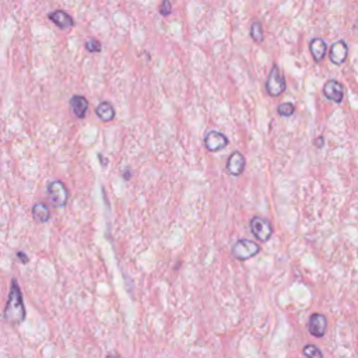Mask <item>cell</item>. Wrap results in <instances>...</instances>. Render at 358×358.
Here are the masks:
<instances>
[{
    "mask_svg": "<svg viewBox=\"0 0 358 358\" xmlns=\"http://www.w3.org/2000/svg\"><path fill=\"white\" fill-rule=\"evenodd\" d=\"M327 329V319L326 316L322 315V314H312L311 318H309V322H308V330L314 337H321L325 336Z\"/></svg>",
    "mask_w": 358,
    "mask_h": 358,
    "instance_id": "cell-7",
    "label": "cell"
},
{
    "mask_svg": "<svg viewBox=\"0 0 358 358\" xmlns=\"http://www.w3.org/2000/svg\"><path fill=\"white\" fill-rule=\"evenodd\" d=\"M251 231L255 237L258 238L259 241L262 242H266L268 241L272 235H273V227H272V222L263 218V217H253L251 220Z\"/></svg>",
    "mask_w": 358,
    "mask_h": 358,
    "instance_id": "cell-4",
    "label": "cell"
},
{
    "mask_svg": "<svg viewBox=\"0 0 358 358\" xmlns=\"http://www.w3.org/2000/svg\"><path fill=\"white\" fill-rule=\"evenodd\" d=\"M18 258H20V260H24V263H27V262H28V259H27V256L24 255V253L18 252Z\"/></svg>",
    "mask_w": 358,
    "mask_h": 358,
    "instance_id": "cell-22",
    "label": "cell"
},
{
    "mask_svg": "<svg viewBox=\"0 0 358 358\" xmlns=\"http://www.w3.org/2000/svg\"><path fill=\"white\" fill-rule=\"evenodd\" d=\"M309 51H311L314 60L315 62H321L327 52V45L322 38H314L311 43H309Z\"/></svg>",
    "mask_w": 358,
    "mask_h": 358,
    "instance_id": "cell-13",
    "label": "cell"
},
{
    "mask_svg": "<svg viewBox=\"0 0 358 358\" xmlns=\"http://www.w3.org/2000/svg\"><path fill=\"white\" fill-rule=\"evenodd\" d=\"M171 13V2L169 0H163V5L160 7V14L161 16H168Z\"/></svg>",
    "mask_w": 358,
    "mask_h": 358,
    "instance_id": "cell-20",
    "label": "cell"
},
{
    "mask_svg": "<svg viewBox=\"0 0 358 358\" xmlns=\"http://www.w3.org/2000/svg\"><path fill=\"white\" fill-rule=\"evenodd\" d=\"M69 104H70V108H72L73 114L79 119L85 118L87 111H88V101H87L85 97H83V95H73L70 98V101H69Z\"/></svg>",
    "mask_w": 358,
    "mask_h": 358,
    "instance_id": "cell-12",
    "label": "cell"
},
{
    "mask_svg": "<svg viewBox=\"0 0 358 358\" xmlns=\"http://www.w3.org/2000/svg\"><path fill=\"white\" fill-rule=\"evenodd\" d=\"M6 322L11 325H20L26 319V308H24V300H23L21 290L16 279L11 280L9 300L6 304L5 314H3Z\"/></svg>",
    "mask_w": 358,
    "mask_h": 358,
    "instance_id": "cell-1",
    "label": "cell"
},
{
    "mask_svg": "<svg viewBox=\"0 0 358 358\" xmlns=\"http://www.w3.org/2000/svg\"><path fill=\"white\" fill-rule=\"evenodd\" d=\"M294 112L295 106L294 104H291V102H283V104H280V105L277 106V114H279L280 116L288 118V116L294 115Z\"/></svg>",
    "mask_w": 358,
    "mask_h": 358,
    "instance_id": "cell-18",
    "label": "cell"
},
{
    "mask_svg": "<svg viewBox=\"0 0 358 358\" xmlns=\"http://www.w3.org/2000/svg\"><path fill=\"white\" fill-rule=\"evenodd\" d=\"M323 95L327 100L340 104L344 98V88L337 80H327L325 83V87H323Z\"/></svg>",
    "mask_w": 358,
    "mask_h": 358,
    "instance_id": "cell-8",
    "label": "cell"
},
{
    "mask_svg": "<svg viewBox=\"0 0 358 358\" xmlns=\"http://www.w3.org/2000/svg\"><path fill=\"white\" fill-rule=\"evenodd\" d=\"M245 165H247L245 157L239 151H235L230 155L228 161H227V171L232 176H239L243 172Z\"/></svg>",
    "mask_w": 358,
    "mask_h": 358,
    "instance_id": "cell-10",
    "label": "cell"
},
{
    "mask_svg": "<svg viewBox=\"0 0 358 358\" xmlns=\"http://www.w3.org/2000/svg\"><path fill=\"white\" fill-rule=\"evenodd\" d=\"M347 55H348L347 43L344 42L343 39H340V41H337V42H334L332 47H330L329 59H330V62H332L333 64H336V66H342V64L346 62Z\"/></svg>",
    "mask_w": 358,
    "mask_h": 358,
    "instance_id": "cell-9",
    "label": "cell"
},
{
    "mask_svg": "<svg viewBox=\"0 0 358 358\" xmlns=\"http://www.w3.org/2000/svg\"><path fill=\"white\" fill-rule=\"evenodd\" d=\"M314 144H315L316 147L322 148V147H323V144H325V139H323V137H318V139H315V142H314Z\"/></svg>",
    "mask_w": 358,
    "mask_h": 358,
    "instance_id": "cell-21",
    "label": "cell"
},
{
    "mask_svg": "<svg viewBox=\"0 0 358 358\" xmlns=\"http://www.w3.org/2000/svg\"><path fill=\"white\" fill-rule=\"evenodd\" d=\"M259 251H260V247L251 239H239L232 247V255L238 260H248L253 258L255 255H258Z\"/></svg>",
    "mask_w": 358,
    "mask_h": 358,
    "instance_id": "cell-3",
    "label": "cell"
},
{
    "mask_svg": "<svg viewBox=\"0 0 358 358\" xmlns=\"http://www.w3.org/2000/svg\"><path fill=\"white\" fill-rule=\"evenodd\" d=\"M106 358H122V357H119V355H108Z\"/></svg>",
    "mask_w": 358,
    "mask_h": 358,
    "instance_id": "cell-24",
    "label": "cell"
},
{
    "mask_svg": "<svg viewBox=\"0 0 358 358\" xmlns=\"http://www.w3.org/2000/svg\"><path fill=\"white\" fill-rule=\"evenodd\" d=\"M205 146L209 151H218V150H222L228 146V139H227L226 135L217 132V130H211L206 135L205 137Z\"/></svg>",
    "mask_w": 358,
    "mask_h": 358,
    "instance_id": "cell-6",
    "label": "cell"
},
{
    "mask_svg": "<svg viewBox=\"0 0 358 358\" xmlns=\"http://www.w3.org/2000/svg\"><path fill=\"white\" fill-rule=\"evenodd\" d=\"M354 28H355V30H357V31H358V20H357V21H355V24H354Z\"/></svg>",
    "mask_w": 358,
    "mask_h": 358,
    "instance_id": "cell-25",
    "label": "cell"
},
{
    "mask_svg": "<svg viewBox=\"0 0 358 358\" xmlns=\"http://www.w3.org/2000/svg\"><path fill=\"white\" fill-rule=\"evenodd\" d=\"M302 353L308 358H323L321 348L315 346V344H306L304 350H302Z\"/></svg>",
    "mask_w": 358,
    "mask_h": 358,
    "instance_id": "cell-17",
    "label": "cell"
},
{
    "mask_svg": "<svg viewBox=\"0 0 358 358\" xmlns=\"http://www.w3.org/2000/svg\"><path fill=\"white\" fill-rule=\"evenodd\" d=\"M49 20L56 24L60 30H69L74 26V20L72 18L70 14H68L63 10H55L52 13H49Z\"/></svg>",
    "mask_w": 358,
    "mask_h": 358,
    "instance_id": "cell-11",
    "label": "cell"
},
{
    "mask_svg": "<svg viewBox=\"0 0 358 358\" xmlns=\"http://www.w3.org/2000/svg\"><path fill=\"white\" fill-rule=\"evenodd\" d=\"M123 176H125V179H126V181H129V179H130V168H127L126 171H125V175H123Z\"/></svg>",
    "mask_w": 358,
    "mask_h": 358,
    "instance_id": "cell-23",
    "label": "cell"
},
{
    "mask_svg": "<svg viewBox=\"0 0 358 358\" xmlns=\"http://www.w3.org/2000/svg\"><path fill=\"white\" fill-rule=\"evenodd\" d=\"M251 37L255 42H262L264 38V32H263V26L262 23L259 20H255L252 23V27H251Z\"/></svg>",
    "mask_w": 358,
    "mask_h": 358,
    "instance_id": "cell-16",
    "label": "cell"
},
{
    "mask_svg": "<svg viewBox=\"0 0 358 358\" xmlns=\"http://www.w3.org/2000/svg\"><path fill=\"white\" fill-rule=\"evenodd\" d=\"M285 79L284 74L281 73V70L277 64H273V68L268 73V77L266 80V91L272 97H279L285 91Z\"/></svg>",
    "mask_w": 358,
    "mask_h": 358,
    "instance_id": "cell-2",
    "label": "cell"
},
{
    "mask_svg": "<svg viewBox=\"0 0 358 358\" xmlns=\"http://www.w3.org/2000/svg\"><path fill=\"white\" fill-rule=\"evenodd\" d=\"M95 115L98 116L102 122H109L115 118V108H114L111 102L104 101L95 108Z\"/></svg>",
    "mask_w": 358,
    "mask_h": 358,
    "instance_id": "cell-14",
    "label": "cell"
},
{
    "mask_svg": "<svg viewBox=\"0 0 358 358\" xmlns=\"http://www.w3.org/2000/svg\"><path fill=\"white\" fill-rule=\"evenodd\" d=\"M84 47L85 49L91 53H98L101 52V49H102V45H101L100 41H97V39H94V38H90V39H87Z\"/></svg>",
    "mask_w": 358,
    "mask_h": 358,
    "instance_id": "cell-19",
    "label": "cell"
},
{
    "mask_svg": "<svg viewBox=\"0 0 358 358\" xmlns=\"http://www.w3.org/2000/svg\"><path fill=\"white\" fill-rule=\"evenodd\" d=\"M32 216L38 222H47L51 218V211L45 203H35L32 207Z\"/></svg>",
    "mask_w": 358,
    "mask_h": 358,
    "instance_id": "cell-15",
    "label": "cell"
},
{
    "mask_svg": "<svg viewBox=\"0 0 358 358\" xmlns=\"http://www.w3.org/2000/svg\"><path fill=\"white\" fill-rule=\"evenodd\" d=\"M47 190L53 206H56V207H64L66 206L69 200V190L66 189L63 182L53 181V182L48 185Z\"/></svg>",
    "mask_w": 358,
    "mask_h": 358,
    "instance_id": "cell-5",
    "label": "cell"
}]
</instances>
